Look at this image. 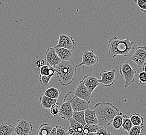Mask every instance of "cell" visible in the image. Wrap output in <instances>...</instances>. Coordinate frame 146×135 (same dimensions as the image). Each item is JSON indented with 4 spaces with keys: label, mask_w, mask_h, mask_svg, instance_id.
Segmentation results:
<instances>
[{
    "label": "cell",
    "mask_w": 146,
    "mask_h": 135,
    "mask_svg": "<svg viewBox=\"0 0 146 135\" xmlns=\"http://www.w3.org/2000/svg\"><path fill=\"white\" fill-rule=\"evenodd\" d=\"M107 48L108 54L112 58L119 55L129 56V52L135 49L134 42L130 41L129 37L125 39H120L116 37H113L108 41Z\"/></svg>",
    "instance_id": "6da1fadb"
},
{
    "label": "cell",
    "mask_w": 146,
    "mask_h": 135,
    "mask_svg": "<svg viewBox=\"0 0 146 135\" xmlns=\"http://www.w3.org/2000/svg\"><path fill=\"white\" fill-rule=\"evenodd\" d=\"M94 110L98 120V125L101 126L110 125L114 117L120 112L117 107L109 102L96 103Z\"/></svg>",
    "instance_id": "7a4b0ae2"
},
{
    "label": "cell",
    "mask_w": 146,
    "mask_h": 135,
    "mask_svg": "<svg viewBox=\"0 0 146 135\" xmlns=\"http://www.w3.org/2000/svg\"><path fill=\"white\" fill-rule=\"evenodd\" d=\"M76 65L72 60L62 61L56 69L57 78L62 86L70 84L76 76Z\"/></svg>",
    "instance_id": "3957f363"
},
{
    "label": "cell",
    "mask_w": 146,
    "mask_h": 135,
    "mask_svg": "<svg viewBox=\"0 0 146 135\" xmlns=\"http://www.w3.org/2000/svg\"><path fill=\"white\" fill-rule=\"evenodd\" d=\"M119 73L124 79V86L127 88L135 81V74L137 73V71L130 65L129 61H126L120 65Z\"/></svg>",
    "instance_id": "277c9868"
},
{
    "label": "cell",
    "mask_w": 146,
    "mask_h": 135,
    "mask_svg": "<svg viewBox=\"0 0 146 135\" xmlns=\"http://www.w3.org/2000/svg\"><path fill=\"white\" fill-rule=\"evenodd\" d=\"M73 94V92H70L66 94V95L65 96L63 102L61 104L59 116L65 121H68L73 116L74 111L70 104V100Z\"/></svg>",
    "instance_id": "5b68a950"
},
{
    "label": "cell",
    "mask_w": 146,
    "mask_h": 135,
    "mask_svg": "<svg viewBox=\"0 0 146 135\" xmlns=\"http://www.w3.org/2000/svg\"><path fill=\"white\" fill-rule=\"evenodd\" d=\"M82 62L78 65H76V67H79L82 65L87 67H92L97 65L98 62V57L96 55L93 50H88L84 49L82 54Z\"/></svg>",
    "instance_id": "8992f818"
},
{
    "label": "cell",
    "mask_w": 146,
    "mask_h": 135,
    "mask_svg": "<svg viewBox=\"0 0 146 135\" xmlns=\"http://www.w3.org/2000/svg\"><path fill=\"white\" fill-rule=\"evenodd\" d=\"M33 130V125L27 118L19 119L15 127V134L17 135H30Z\"/></svg>",
    "instance_id": "52a82bcc"
},
{
    "label": "cell",
    "mask_w": 146,
    "mask_h": 135,
    "mask_svg": "<svg viewBox=\"0 0 146 135\" xmlns=\"http://www.w3.org/2000/svg\"><path fill=\"white\" fill-rule=\"evenodd\" d=\"M100 79H98L99 83H101L105 87H110L115 84V70L107 71L103 70L100 74Z\"/></svg>",
    "instance_id": "ba28073f"
},
{
    "label": "cell",
    "mask_w": 146,
    "mask_h": 135,
    "mask_svg": "<svg viewBox=\"0 0 146 135\" xmlns=\"http://www.w3.org/2000/svg\"><path fill=\"white\" fill-rule=\"evenodd\" d=\"M130 59L135 62L138 68L143 67L146 63V48L145 46H138L135 49Z\"/></svg>",
    "instance_id": "9c48e42d"
},
{
    "label": "cell",
    "mask_w": 146,
    "mask_h": 135,
    "mask_svg": "<svg viewBox=\"0 0 146 135\" xmlns=\"http://www.w3.org/2000/svg\"><path fill=\"white\" fill-rule=\"evenodd\" d=\"M75 46L76 42L73 37L64 34H61L59 35V40L57 45L54 46L55 47H61L73 51L75 47Z\"/></svg>",
    "instance_id": "30bf717a"
},
{
    "label": "cell",
    "mask_w": 146,
    "mask_h": 135,
    "mask_svg": "<svg viewBox=\"0 0 146 135\" xmlns=\"http://www.w3.org/2000/svg\"><path fill=\"white\" fill-rule=\"evenodd\" d=\"M45 60L47 65L54 68H56L62 61L56 53L54 46L47 49L45 53Z\"/></svg>",
    "instance_id": "8fae6325"
},
{
    "label": "cell",
    "mask_w": 146,
    "mask_h": 135,
    "mask_svg": "<svg viewBox=\"0 0 146 135\" xmlns=\"http://www.w3.org/2000/svg\"><path fill=\"white\" fill-rule=\"evenodd\" d=\"M74 95L77 96L80 98L84 99V100L87 101L89 104H90L92 99L93 96L92 93H90L87 88L86 87L84 83L80 81L79 84L76 87L75 91L74 92Z\"/></svg>",
    "instance_id": "7c38bea8"
},
{
    "label": "cell",
    "mask_w": 146,
    "mask_h": 135,
    "mask_svg": "<svg viewBox=\"0 0 146 135\" xmlns=\"http://www.w3.org/2000/svg\"><path fill=\"white\" fill-rule=\"evenodd\" d=\"M89 104L87 101L74 95L70 100V104L74 112L84 111L89 108Z\"/></svg>",
    "instance_id": "4fadbf2b"
},
{
    "label": "cell",
    "mask_w": 146,
    "mask_h": 135,
    "mask_svg": "<svg viewBox=\"0 0 146 135\" xmlns=\"http://www.w3.org/2000/svg\"><path fill=\"white\" fill-rule=\"evenodd\" d=\"M81 81L84 83V85L89 90L90 93L92 94L95 90L96 87H98L100 84L98 81V79H96V77L92 74H88L84 76Z\"/></svg>",
    "instance_id": "5bb4252c"
},
{
    "label": "cell",
    "mask_w": 146,
    "mask_h": 135,
    "mask_svg": "<svg viewBox=\"0 0 146 135\" xmlns=\"http://www.w3.org/2000/svg\"><path fill=\"white\" fill-rule=\"evenodd\" d=\"M54 48L58 56L62 61H68L72 59L73 57L72 51L61 47H54Z\"/></svg>",
    "instance_id": "9a60e30c"
},
{
    "label": "cell",
    "mask_w": 146,
    "mask_h": 135,
    "mask_svg": "<svg viewBox=\"0 0 146 135\" xmlns=\"http://www.w3.org/2000/svg\"><path fill=\"white\" fill-rule=\"evenodd\" d=\"M84 119L86 124L98 125V123L96 111L91 110L89 108L84 110Z\"/></svg>",
    "instance_id": "2e32d148"
},
{
    "label": "cell",
    "mask_w": 146,
    "mask_h": 135,
    "mask_svg": "<svg viewBox=\"0 0 146 135\" xmlns=\"http://www.w3.org/2000/svg\"><path fill=\"white\" fill-rule=\"evenodd\" d=\"M57 100L58 99L51 98L44 95L39 98L40 105L45 109H49L53 104L56 103Z\"/></svg>",
    "instance_id": "e0dca14e"
},
{
    "label": "cell",
    "mask_w": 146,
    "mask_h": 135,
    "mask_svg": "<svg viewBox=\"0 0 146 135\" xmlns=\"http://www.w3.org/2000/svg\"><path fill=\"white\" fill-rule=\"evenodd\" d=\"M15 134V127L9 123L0 124V135H12Z\"/></svg>",
    "instance_id": "ac0fdd59"
},
{
    "label": "cell",
    "mask_w": 146,
    "mask_h": 135,
    "mask_svg": "<svg viewBox=\"0 0 146 135\" xmlns=\"http://www.w3.org/2000/svg\"><path fill=\"white\" fill-rule=\"evenodd\" d=\"M68 121L70 122V127H71L75 132V135H82V130L84 128V126L80 124L78 122L75 120L72 117L69 118Z\"/></svg>",
    "instance_id": "d6986e66"
},
{
    "label": "cell",
    "mask_w": 146,
    "mask_h": 135,
    "mask_svg": "<svg viewBox=\"0 0 146 135\" xmlns=\"http://www.w3.org/2000/svg\"><path fill=\"white\" fill-rule=\"evenodd\" d=\"M100 126L95 124H86L84 126L82 130V135H96V132L98 130Z\"/></svg>",
    "instance_id": "ffe728a7"
},
{
    "label": "cell",
    "mask_w": 146,
    "mask_h": 135,
    "mask_svg": "<svg viewBox=\"0 0 146 135\" xmlns=\"http://www.w3.org/2000/svg\"><path fill=\"white\" fill-rule=\"evenodd\" d=\"M54 127V125L48 123L42 124L39 127L37 132V134L38 135H50L51 130Z\"/></svg>",
    "instance_id": "44dd1931"
},
{
    "label": "cell",
    "mask_w": 146,
    "mask_h": 135,
    "mask_svg": "<svg viewBox=\"0 0 146 135\" xmlns=\"http://www.w3.org/2000/svg\"><path fill=\"white\" fill-rule=\"evenodd\" d=\"M123 121V113L121 112H119L118 114L114 117L112 120V127L113 129L117 130L119 132L122 128Z\"/></svg>",
    "instance_id": "7402d4cb"
},
{
    "label": "cell",
    "mask_w": 146,
    "mask_h": 135,
    "mask_svg": "<svg viewBox=\"0 0 146 135\" xmlns=\"http://www.w3.org/2000/svg\"><path fill=\"white\" fill-rule=\"evenodd\" d=\"M129 118L134 126H139L144 124V120L141 116L137 113L132 114Z\"/></svg>",
    "instance_id": "603a6c76"
},
{
    "label": "cell",
    "mask_w": 146,
    "mask_h": 135,
    "mask_svg": "<svg viewBox=\"0 0 146 135\" xmlns=\"http://www.w3.org/2000/svg\"><path fill=\"white\" fill-rule=\"evenodd\" d=\"M61 93L60 90L55 87H50L48 88L44 93V95L49 98L53 99H58Z\"/></svg>",
    "instance_id": "cb8c5ba5"
},
{
    "label": "cell",
    "mask_w": 146,
    "mask_h": 135,
    "mask_svg": "<svg viewBox=\"0 0 146 135\" xmlns=\"http://www.w3.org/2000/svg\"><path fill=\"white\" fill-rule=\"evenodd\" d=\"M72 118L83 126H84L86 124L84 119V110L73 112Z\"/></svg>",
    "instance_id": "d4e9b609"
},
{
    "label": "cell",
    "mask_w": 146,
    "mask_h": 135,
    "mask_svg": "<svg viewBox=\"0 0 146 135\" xmlns=\"http://www.w3.org/2000/svg\"><path fill=\"white\" fill-rule=\"evenodd\" d=\"M133 125L132 124V122L131 121L129 116L127 115H123V121L122 128L126 130L127 132H129V130L132 128Z\"/></svg>",
    "instance_id": "484cf974"
},
{
    "label": "cell",
    "mask_w": 146,
    "mask_h": 135,
    "mask_svg": "<svg viewBox=\"0 0 146 135\" xmlns=\"http://www.w3.org/2000/svg\"><path fill=\"white\" fill-rule=\"evenodd\" d=\"M145 125H141L139 126H133L127 134L130 135H141L143 132Z\"/></svg>",
    "instance_id": "4316f807"
},
{
    "label": "cell",
    "mask_w": 146,
    "mask_h": 135,
    "mask_svg": "<svg viewBox=\"0 0 146 135\" xmlns=\"http://www.w3.org/2000/svg\"><path fill=\"white\" fill-rule=\"evenodd\" d=\"M60 106H61V103L56 102L53 104L49 109L51 114L54 116H59L60 111Z\"/></svg>",
    "instance_id": "83f0119b"
},
{
    "label": "cell",
    "mask_w": 146,
    "mask_h": 135,
    "mask_svg": "<svg viewBox=\"0 0 146 135\" xmlns=\"http://www.w3.org/2000/svg\"><path fill=\"white\" fill-rule=\"evenodd\" d=\"M52 78L53 77L50 76H42V75L40 74L39 77L40 84L44 87L47 86L51 79H52Z\"/></svg>",
    "instance_id": "f1b7e54d"
},
{
    "label": "cell",
    "mask_w": 146,
    "mask_h": 135,
    "mask_svg": "<svg viewBox=\"0 0 146 135\" xmlns=\"http://www.w3.org/2000/svg\"><path fill=\"white\" fill-rule=\"evenodd\" d=\"M133 1L134 3L137 4V5L141 9V12L146 13V0H133Z\"/></svg>",
    "instance_id": "f546056e"
},
{
    "label": "cell",
    "mask_w": 146,
    "mask_h": 135,
    "mask_svg": "<svg viewBox=\"0 0 146 135\" xmlns=\"http://www.w3.org/2000/svg\"><path fill=\"white\" fill-rule=\"evenodd\" d=\"M40 68V74L42 76H49V68L50 66L47 65H42V67L39 68Z\"/></svg>",
    "instance_id": "4dcf8cb0"
},
{
    "label": "cell",
    "mask_w": 146,
    "mask_h": 135,
    "mask_svg": "<svg viewBox=\"0 0 146 135\" xmlns=\"http://www.w3.org/2000/svg\"><path fill=\"white\" fill-rule=\"evenodd\" d=\"M96 135H111L110 132L107 131L106 127L105 126L100 127L98 130L96 132Z\"/></svg>",
    "instance_id": "1f68e13d"
},
{
    "label": "cell",
    "mask_w": 146,
    "mask_h": 135,
    "mask_svg": "<svg viewBox=\"0 0 146 135\" xmlns=\"http://www.w3.org/2000/svg\"><path fill=\"white\" fill-rule=\"evenodd\" d=\"M138 79L139 83L141 85H143L145 84L146 83V72L141 71L138 74Z\"/></svg>",
    "instance_id": "d6a6232c"
},
{
    "label": "cell",
    "mask_w": 146,
    "mask_h": 135,
    "mask_svg": "<svg viewBox=\"0 0 146 135\" xmlns=\"http://www.w3.org/2000/svg\"><path fill=\"white\" fill-rule=\"evenodd\" d=\"M56 135H68L65 128L61 126H56Z\"/></svg>",
    "instance_id": "836d02e7"
},
{
    "label": "cell",
    "mask_w": 146,
    "mask_h": 135,
    "mask_svg": "<svg viewBox=\"0 0 146 135\" xmlns=\"http://www.w3.org/2000/svg\"><path fill=\"white\" fill-rule=\"evenodd\" d=\"M67 134H68V135H75V132H74V130H73L71 127L69 126L68 128V132H67Z\"/></svg>",
    "instance_id": "e575fe53"
},
{
    "label": "cell",
    "mask_w": 146,
    "mask_h": 135,
    "mask_svg": "<svg viewBox=\"0 0 146 135\" xmlns=\"http://www.w3.org/2000/svg\"><path fill=\"white\" fill-rule=\"evenodd\" d=\"M56 127H54L52 128V129L51 131L50 135H56Z\"/></svg>",
    "instance_id": "d590c367"
},
{
    "label": "cell",
    "mask_w": 146,
    "mask_h": 135,
    "mask_svg": "<svg viewBox=\"0 0 146 135\" xmlns=\"http://www.w3.org/2000/svg\"><path fill=\"white\" fill-rule=\"evenodd\" d=\"M36 65L37 67V68H39L40 67H42L40 60H37L36 62Z\"/></svg>",
    "instance_id": "8d00e7d4"
},
{
    "label": "cell",
    "mask_w": 146,
    "mask_h": 135,
    "mask_svg": "<svg viewBox=\"0 0 146 135\" xmlns=\"http://www.w3.org/2000/svg\"><path fill=\"white\" fill-rule=\"evenodd\" d=\"M146 63H145L144 65H143V71H145V72H146Z\"/></svg>",
    "instance_id": "74e56055"
}]
</instances>
